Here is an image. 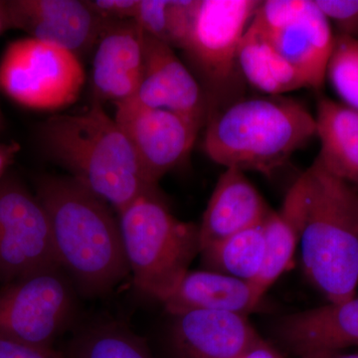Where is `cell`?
I'll use <instances>...</instances> for the list:
<instances>
[{"mask_svg":"<svg viewBox=\"0 0 358 358\" xmlns=\"http://www.w3.org/2000/svg\"><path fill=\"white\" fill-rule=\"evenodd\" d=\"M310 200V174L308 169L289 187L279 210L271 211L263 223L266 253L262 270L250 282L262 300L293 261L301 243Z\"/></svg>","mask_w":358,"mask_h":358,"instance_id":"cell-18","label":"cell"},{"mask_svg":"<svg viewBox=\"0 0 358 358\" xmlns=\"http://www.w3.org/2000/svg\"><path fill=\"white\" fill-rule=\"evenodd\" d=\"M86 81L81 59L57 45L25 37L0 59V89L21 107L53 112L73 105Z\"/></svg>","mask_w":358,"mask_h":358,"instance_id":"cell-7","label":"cell"},{"mask_svg":"<svg viewBox=\"0 0 358 358\" xmlns=\"http://www.w3.org/2000/svg\"><path fill=\"white\" fill-rule=\"evenodd\" d=\"M39 140L46 155L71 178L117 213L141 195L157 193L128 138L98 101L79 114L49 117L40 127Z\"/></svg>","mask_w":358,"mask_h":358,"instance_id":"cell-2","label":"cell"},{"mask_svg":"<svg viewBox=\"0 0 358 358\" xmlns=\"http://www.w3.org/2000/svg\"><path fill=\"white\" fill-rule=\"evenodd\" d=\"M8 29H10V27H9L6 1H0V34Z\"/></svg>","mask_w":358,"mask_h":358,"instance_id":"cell-32","label":"cell"},{"mask_svg":"<svg viewBox=\"0 0 358 358\" xmlns=\"http://www.w3.org/2000/svg\"><path fill=\"white\" fill-rule=\"evenodd\" d=\"M260 301L249 282L215 271L189 270L162 303L174 317L194 310L247 315Z\"/></svg>","mask_w":358,"mask_h":358,"instance_id":"cell-19","label":"cell"},{"mask_svg":"<svg viewBox=\"0 0 358 358\" xmlns=\"http://www.w3.org/2000/svg\"><path fill=\"white\" fill-rule=\"evenodd\" d=\"M197 0H138L134 22L143 33L181 49L189 34Z\"/></svg>","mask_w":358,"mask_h":358,"instance_id":"cell-23","label":"cell"},{"mask_svg":"<svg viewBox=\"0 0 358 358\" xmlns=\"http://www.w3.org/2000/svg\"><path fill=\"white\" fill-rule=\"evenodd\" d=\"M271 211L246 173L239 169H225L199 226L200 252L238 232L260 225Z\"/></svg>","mask_w":358,"mask_h":358,"instance_id":"cell-16","label":"cell"},{"mask_svg":"<svg viewBox=\"0 0 358 358\" xmlns=\"http://www.w3.org/2000/svg\"><path fill=\"white\" fill-rule=\"evenodd\" d=\"M310 200L301 239V263L308 281L329 303L357 296L358 192L317 159L308 169Z\"/></svg>","mask_w":358,"mask_h":358,"instance_id":"cell-4","label":"cell"},{"mask_svg":"<svg viewBox=\"0 0 358 358\" xmlns=\"http://www.w3.org/2000/svg\"><path fill=\"white\" fill-rule=\"evenodd\" d=\"M322 166L352 186L358 185V112L329 98L317 101L315 115Z\"/></svg>","mask_w":358,"mask_h":358,"instance_id":"cell-20","label":"cell"},{"mask_svg":"<svg viewBox=\"0 0 358 358\" xmlns=\"http://www.w3.org/2000/svg\"><path fill=\"white\" fill-rule=\"evenodd\" d=\"M36 196L50 223L59 265L82 293L102 296L129 274L119 218L70 176L37 180Z\"/></svg>","mask_w":358,"mask_h":358,"instance_id":"cell-1","label":"cell"},{"mask_svg":"<svg viewBox=\"0 0 358 358\" xmlns=\"http://www.w3.org/2000/svg\"><path fill=\"white\" fill-rule=\"evenodd\" d=\"M143 38L133 20L106 22L92 62L94 100L115 105L134 98L143 73Z\"/></svg>","mask_w":358,"mask_h":358,"instance_id":"cell-14","label":"cell"},{"mask_svg":"<svg viewBox=\"0 0 358 358\" xmlns=\"http://www.w3.org/2000/svg\"><path fill=\"white\" fill-rule=\"evenodd\" d=\"M0 358H62L53 348L29 345L0 336Z\"/></svg>","mask_w":358,"mask_h":358,"instance_id":"cell-28","label":"cell"},{"mask_svg":"<svg viewBox=\"0 0 358 358\" xmlns=\"http://www.w3.org/2000/svg\"><path fill=\"white\" fill-rule=\"evenodd\" d=\"M237 358H284L275 348L263 341Z\"/></svg>","mask_w":358,"mask_h":358,"instance_id":"cell-30","label":"cell"},{"mask_svg":"<svg viewBox=\"0 0 358 358\" xmlns=\"http://www.w3.org/2000/svg\"><path fill=\"white\" fill-rule=\"evenodd\" d=\"M338 34L358 39V0H315Z\"/></svg>","mask_w":358,"mask_h":358,"instance_id":"cell-26","label":"cell"},{"mask_svg":"<svg viewBox=\"0 0 358 358\" xmlns=\"http://www.w3.org/2000/svg\"><path fill=\"white\" fill-rule=\"evenodd\" d=\"M252 23L298 70L308 88L324 87L336 35L315 0L260 1Z\"/></svg>","mask_w":358,"mask_h":358,"instance_id":"cell-8","label":"cell"},{"mask_svg":"<svg viewBox=\"0 0 358 358\" xmlns=\"http://www.w3.org/2000/svg\"><path fill=\"white\" fill-rule=\"evenodd\" d=\"M117 218L134 286L162 303L200 254L199 226L176 218L157 193L141 195Z\"/></svg>","mask_w":358,"mask_h":358,"instance_id":"cell-5","label":"cell"},{"mask_svg":"<svg viewBox=\"0 0 358 358\" xmlns=\"http://www.w3.org/2000/svg\"><path fill=\"white\" fill-rule=\"evenodd\" d=\"M62 268L42 271L0 291V336L53 348L74 312L72 285Z\"/></svg>","mask_w":358,"mask_h":358,"instance_id":"cell-9","label":"cell"},{"mask_svg":"<svg viewBox=\"0 0 358 358\" xmlns=\"http://www.w3.org/2000/svg\"><path fill=\"white\" fill-rule=\"evenodd\" d=\"M278 334L301 357L358 345V296L288 315Z\"/></svg>","mask_w":358,"mask_h":358,"instance_id":"cell-17","label":"cell"},{"mask_svg":"<svg viewBox=\"0 0 358 358\" xmlns=\"http://www.w3.org/2000/svg\"><path fill=\"white\" fill-rule=\"evenodd\" d=\"M263 223L202 249L200 255L207 270L253 282L265 260Z\"/></svg>","mask_w":358,"mask_h":358,"instance_id":"cell-22","label":"cell"},{"mask_svg":"<svg viewBox=\"0 0 358 358\" xmlns=\"http://www.w3.org/2000/svg\"><path fill=\"white\" fill-rule=\"evenodd\" d=\"M176 317L174 343L183 358H237L263 341L241 313L194 310Z\"/></svg>","mask_w":358,"mask_h":358,"instance_id":"cell-15","label":"cell"},{"mask_svg":"<svg viewBox=\"0 0 358 358\" xmlns=\"http://www.w3.org/2000/svg\"><path fill=\"white\" fill-rule=\"evenodd\" d=\"M141 105L171 110L203 128L209 107L203 90L173 47L145 34L141 83L133 98Z\"/></svg>","mask_w":358,"mask_h":358,"instance_id":"cell-13","label":"cell"},{"mask_svg":"<svg viewBox=\"0 0 358 358\" xmlns=\"http://www.w3.org/2000/svg\"><path fill=\"white\" fill-rule=\"evenodd\" d=\"M238 66L245 83L266 96H282L308 88L298 70L252 21L240 43Z\"/></svg>","mask_w":358,"mask_h":358,"instance_id":"cell-21","label":"cell"},{"mask_svg":"<svg viewBox=\"0 0 358 358\" xmlns=\"http://www.w3.org/2000/svg\"><path fill=\"white\" fill-rule=\"evenodd\" d=\"M4 128V117L3 113H2L1 105H0V131Z\"/></svg>","mask_w":358,"mask_h":358,"instance_id":"cell-33","label":"cell"},{"mask_svg":"<svg viewBox=\"0 0 358 358\" xmlns=\"http://www.w3.org/2000/svg\"><path fill=\"white\" fill-rule=\"evenodd\" d=\"M317 136L315 115L282 96L241 98L210 115L202 148L225 169L271 176Z\"/></svg>","mask_w":358,"mask_h":358,"instance_id":"cell-3","label":"cell"},{"mask_svg":"<svg viewBox=\"0 0 358 358\" xmlns=\"http://www.w3.org/2000/svg\"><path fill=\"white\" fill-rule=\"evenodd\" d=\"M87 3L103 20L134 21L138 0H88Z\"/></svg>","mask_w":358,"mask_h":358,"instance_id":"cell-27","label":"cell"},{"mask_svg":"<svg viewBox=\"0 0 358 358\" xmlns=\"http://www.w3.org/2000/svg\"><path fill=\"white\" fill-rule=\"evenodd\" d=\"M9 27L57 45L80 59L95 49L108 20L81 0H9Z\"/></svg>","mask_w":358,"mask_h":358,"instance_id":"cell-12","label":"cell"},{"mask_svg":"<svg viewBox=\"0 0 358 358\" xmlns=\"http://www.w3.org/2000/svg\"><path fill=\"white\" fill-rule=\"evenodd\" d=\"M71 358H152L140 338L117 324H103L77 336Z\"/></svg>","mask_w":358,"mask_h":358,"instance_id":"cell-24","label":"cell"},{"mask_svg":"<svg viewBox=\"0 0 358 358\" xmlns=\"http://www.w3.org/2000/svg\"><path fill=\"white\" fill-rule=\"evenodd\" d=\"M61 268L50 223L36 194L13 176L0 179V282Z\"/></svg>","mask_w":358,"mask_h":358,"instance_id":"cell-10","label":"cell"},{"mask_svg":"<svg viewBox=\"0 0 358 358\" xmlns=\"http://www.w3.org/2000/svg\"><path fill=\"white\" fill-rule=\"evenodd\" d=\"M115 121L128 138L150 185L185 162L202 127L164 109L147 107L134 99L115 103Z\"/></svg>","mask_w":358,"mask_h":358,"instance_id":"cell-11","label":"cell"},{"mask_svg":"<svg viewBox=\"0 0 358 358\" xmlns=\"http://www.w3.org/2000/svg\"><path fill=\"white\" fill-rule=\"evenodd\" d=\"M327 80L341 103L358 112V39L336 35Z\"/></svg>","mask_w":358,"mask_h":358,"instance_id":"cell-25","label":"cell"},{"mask_svg":"<svg viewBox=\"0 0 358 358\" xmlns=\"http://www.w3.org/2000/svg\"><path fill=\"white\" fill-rule=\"evenodd\" d=\"M259 3L254 0H197L192 28L181 50L206 96L208 119L243 98L246 83L238 66V51Z\"/></svg>","mask_w":358,"mask_h":358,"instance_id":"cell-6","label":"cell"},{"mask_svg":"<svg viewBox=\"0 0 358 358\" xmlns=\"http://www.w3.org/2000/svg\"><path fill=\"white\" fill-rule=\"evenodd\" d=\"M20 152V145L17 143H0V179L3 178V173L13 164Z\"/></svg>","mask_w":358,"mask_h":358,"instance_id":"cell-29","label":"cell"},{"mask_svg":"<svg viewBox=\"0 0 358 358\" xmlns=\"http://www.w3.org/2000/svg\"><path fill=\"white\" fill-rule=\"evenodd\" d=\"M301 358H358V353H343V352H324L313 353Z\"/></svg>","mask_w":358,"mask_h":358,"instance_id":"cell-31","label":"cell"}]
</instances>
